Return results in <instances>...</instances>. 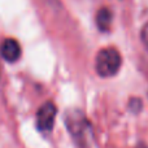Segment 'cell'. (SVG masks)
Masks as SVG:
<instances>
[{
	"label": "cell",
	"instance_id": "obj_6",
	"mask_svg": "<svg viewBox=\"0 0 148 148\" xmlns=\"http://www.w3.org/2000/svg\"><path fill=\"white\" fill-rule=\"evenodd\" d=\"M129 108H130L131 112L134 113H138L142 108V101L140 99H131L130 103H129Z\"/></svg>",
	"mask_w": 148,
	"mask_h": 148
},
{
	"label": "cell",
	"instance_id": "obj_1",
	"mask_svg": "<svg viewBox=\"0 0 148 148\" xmlns=\"http://www.w3.org/2000/svg\"><path fill=\"white\" fill-rule=\"evenodd\" d=\"M65 125L74 143L79 148H88L92 142V127L84 113L79 109H70L65 114Z\"/></svg>",
	"mask_w": 148,
	"mask_h": 148
},
{
	"label": "cell",
	"instance_id": "obj_3",
	"mask_svg": "<svg viewBox=\"0 0 148 148\" xmlns=\"http://www.w3.org/2000/svg\"><path fill=\"white\" fill-rule=\"evenodd\" d=\"M57 108L52 101H47L36 112V127L42 133H49L53 127Z\"/></svg>",
	"mask_w": 148,
	"mask_h": 148
},
{
	"label": "cell",
	"instance_id": "obj_2",
	"mask_svg": "<svg viewBox=\"0 0 148 148\" xmlns=\"http://www.w3.org/2000/svg\"><path fill=\"white\" fill-rule=\"evenodd\" d=\"M122 64L120 52L113 47H107L99 51L95 60V69L100 77L109 78L118 73Z\"/></svg>",
	"mask_w": 148,
	"mask_h": 148
},
{
	"label": "cell",
	"instance_id": "obj_5",
	"mask_svg": "<svg viewBox=\"0 0 148 148\" xmlns=\"http://www.w3.org/2000/svg\"><path fill=\"white\" fill-rule=\"evenodd\" d=\"M113 14L109 8H100L96 13V26L100 31L108 33L112 26Z\"/></svg>",
	"mask_w": 148,
	"mask_h": 148
},
{
	"label": "cell",
	"instance_id": "obj_7",
	"mask_svg": "<svg viewBox=\"0 0 148 148\" xmlns=\"http://www.w3.org/2000/svg\"><path fill=\"white\" fill-rule=\"evenodd\" d=\"M140 38H142V42H143L144 47L148 51V22L144 25L143 30H142V34H140Z\"/></svg>",
	"mask_w": 148,
	"mask_h": 148
},
{
	"label": "cell",
	"instance_id": "obj_8",
	"mask_svg": "<svg viewBox=\"0 0 148 148\" xmlns=\"http://www.w3.org/2000/svg\"><path fill=\"white\" fill-rule=\"evenodd\" d=\"M136 148H148L146 144H143V143H140V144H138V146H136Z\"/></svg>",
	"mask_w": 148,
	"mask_h": 148
},
{
	"label": "cell",
	"instance_id": "obj_4",
	"mask_svg": "<svg viewBox=\"0 0 148 148\" xmlns=\"http://www.w3.org/2000/svg\"><path fill=\"white\" fill-rule=\"evenodd\" d=\"M0 55L8 62H16L21 57V46L16 39L7 38L0 44Z\"/></svg>",
	"mask_w": 148,
	"mask_h": 148
}]
</instances>
